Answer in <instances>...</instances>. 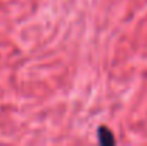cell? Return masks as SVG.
<instances>
[{
  "label": "cell",
  "instance_id": "1",
  "mask_svg": "<svg viewBox=\"0 0 147 146\" xmlns=\"http://www.w3.org/2000/svg\"><path fill=\"white\" fill-rule=\"evenodd\" d=\"M98 141L103 145H113L114 143V138L113 133L107 129V128H100L98 129Z\"/></svg>",
  "mask_w": 147,
  "mask_h": 146
}]
</instances>
